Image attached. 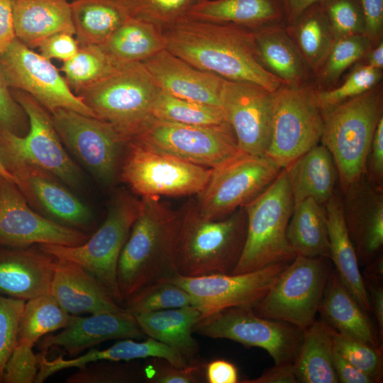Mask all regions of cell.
Masks as SVG:
<instances>
[{
  "mask_svg": "<svg viewBox=\"0 0 383 383\" xmlns=\"http://www.w3.org/2000/svg\"><path fill=\"white\" fill-rule=\"evenodd\" d=\"M162 30L166 49L199 69L272 93L285 85L262 65L253 30L184 18Z\"/></svg>",
  "mask_w": 383,
  "mask_h": 383,
  "instance_id": "obj_1",
  "label": "cell"
},
{
  "mask_svg": "<svg viewBox=\"0 0 383 383\" xmlns=\"http://www.w3.org/2000/svg\"><path fill=\"white\" fill-rule=\"evenodd\" d=\"M140 209L123 247L117 266L122 302L151 284L177 274L179 210L159 196L140 197Z\"/></svg>",
  "mask_w": 383,
  "mask_h": 383,
  "instance_id": "obj_2",
  "label": "cell"
},
{
  "mask_svg": "<svg viewBox=\"0 0 383 383\" xmlns=\"http://www.w3.org/2000/svg\"><path fill=\"white\" fill-rule=\"evenodd\" d=\"M179 210L176 268L185 277L232 274L245 242L247 214L240 207L219 220L204 218L196 201H187Z\"/></svg>",
  "mask_w": 383,
  "mask_h": 383,
  "instance_id": "obj_3",
  "label": "cell"
},
{
  "mask_svg": "<svg viewBox=\"0 0 383 383\" xmlns=\"http://www.w3.org/2000/svg\"><path fill=\"white\" fill-rule=\"evenodd\" d=\"M321 140L335 165L342 192L365 174L374 133L383 117L380 84L369 91L321 110Z\"/></svg>",
  "mask_w": 383,
  "mask_h": 383,
  "instance_id": "obj_4",
  "label": "cell"
},
{
  "mask_svg": "<svg viewBox=\"0 0 383 383\" xmlns=\"http://www.w3.org/2000/svg\"><path fill=\"white\" fill-rule=\"evenodd\" d=\"M243 207L247 214L246 238L232 274L250 272L294 259L296 255L287 238L294 200L286 169Z\"/></svg>",
  "mask_w": 383,
  "mask_h": 383,
  "instance_id": "obj_5",
  "label": "cell"
},
{
  "mask_svg": "<svg viewBox=\"0 0 383 383\" xmlns=\"http://www.w3.org/2000/svg\"><path fill=\"white\" fill-rule=\"evenodd\" d=\"M159 90L144 65L134 62L121 65L77 95L96 118L111 123L130 140L155 120L152 110Z\"/></svg>",
  "mask_w": 383,
  "mask_h": 383,
  "instance_id": "obj_6",
  "label": "cell"
},
{
  "mask_svg": "<svg viewBox=\"0 0 383 383\" xmlns=\"http://www.w3.org/2000/svg\"><path fill=\"white\" fill-rule=\"evenodd\" d=\"M140 205V199L126 191L118 192L110 203L104 221L86 242L77 246L41 244L38 248L55 258L82 266L97 279L117 304L121 303L118 262Z\"/></svg>",
  "mask_w": 383,
  "mask_h": 383,
  "instance_id": "obj_7",
  "label": "cell"
},
{
  "mask_svg": "<svg viewBox=\"0 0 383 383\" xmlns=\"http://www.w3.org/2000/svg\"><path fill=\"white\" fill-rule=\"evenodd\" d=\"M212 169L196 165L131 138L126 145L119 177L143 196L197 195L206 186Z\"/></svg>",
  "mask_w": 383,
  "mask_h": 383,
  "instance_id": "obj_8",
  "label": "cell"
},
{
  "mask_svg": "<svg viewBox=\"0 0 383 383\" xmlns=\"http://www.w3.org/2000/svg\"><path fill=\"white\" fill-rule=\"evenodd\" d=\"M328 260L296 255L252 308L253 311L305 330L316 321L331 272Z\"/></svg>",
  "mask_w": 383,
  "mask_h": 383,
  "instance_id": "obj_9",
  "label": "cell"
},
{
  "mask_svg": "<svg viewBox=\"0 0 383 383\" xmlns=\"http://www.w3.org/2000/svg\"><path fill=\"white\" fill-rule=\"evenodd\" d=\"M26 113L29 128L23 136L0 127V157L30 162L73 188L82 186L81 170L63 146L51 113L30 94L16 89L12 94Z\"/></svg>",
  "mask_w": 383,
  "mask_h": 383,
  "instance_id": "obj_10",
  "label": "cell"
},
{
  "mask_svg": "<svg viewBox=\"0 0 383 383\" xmlns=\"http://www.w3.org/2000/svg\"><path fill=\"white\" fill-rule=\"evenodd\" d=\"M271 138L265 155L282 169L321 140V109L316 89L308 85H284L272 93Z\"/></svg>",
  "mask_w": 383,
  "mask_h": 383,
  "instance_id": "obj_11",
  "label": "cell"
},
{
  "mask_svg": "<svg viewBox=\"0 0 383 383\" xmlns=\"http://www.w3.org/2000/svg\"><path fill=\"white\" fill-rule=\"evenodd\" d=\"M194 332L262 348L275 365L294 362L304 334L294 325L260 316L252 308L243 306L227 308L201 318Z\"/></svg>",
  "mask_w": 383,
  "mask_h": 383,
  "instance_id": "obj_12",
  "label": "cell"
},
{
  "mask_svg": "<svg viewBox=\"0 0 383 383\" xmlns=\"http://www.w3.org/2000/svg\"><path fill=\"white\" fill-rule=\"evenodd\" d=\"M282 170L265 155L246 153L212 169L208 184L195 199L199 213L209 220L227 217L264 192Z\"/></svg>",
  "mask_w": 383,
  "mask_h": 383,
  "instance_id": "obj_13",
  "label": "cell"
},
{
  "mask_svg": "<svg viewBox=\"0 0 383 383\" xmlns=\"http://www.w3.org/2000/svg\"><path fill=\"white\" fill-rule=\"evenodd\" d=\"M51 116L67 148L99 181L113 183L129 140L111 123L73 110L59 109Z\"/></svg>",
  "mask_w": 383,
  "mask_h": 383,
  "instance_id": "obj_14",
  "label": "cell"
},
{
  "mask_svg": "<svg viewBox=\"0 0 383 383\" xmlns=\"http://www.w3.org/2000/svg\"><path fill=\"white\" fill-rule=\"evenodd\" d=\"M160 152L189 163L215 169L244 154L228 122L192 126L154 120L133 138Z\"/></svg>",
  "mask_w": 383,
  "mask_h": 383,
  "instance_id": "obj_15",
  "label": "cell"
},
{
  "mask_svg": "<svg viewBox=\"0 0 383 383\" xmlns=\"http://www.w3.org/2000/svg\"><path fill=\"white\" fill-rule=\"evenodd\" d=\"M0 67L9 87L30 94L50 113L67 109L96 118L50 60L17 38L0 55Z\"/></svg>",
  "mask_w": 383,
  "mask_h": 383,
  "instance_id": "obj_16",
  "label": "cell"
},
{
  "mask_svg": "<svg viewBox=\"0 0 383 383\" xmlns=\"http://www.w3.org/2000/svg\"><path fill=\"white\" fill-rule=\"evenodd\" d=\"M290 262H280L241 274H213L170 279L192 297L202 318L230 307L252 308L268 292Z\"/></svg>",
  "mask_w": 383,
  "mask_h": 383,
  "instance_id": "obj_17",
  "label": "cell"
},
{
  "mask_svg": "<svg viewBox=\"0 0 383 383\" xmlns=\"http://www.w3.org/2000/svg\"><path fill=\"white\" fill-rule=\"evenodd\" d=\"M89 235L48 219L30 209L16 184L0 176V247L33 244L77 246Z\"/></svg>",
  "mask_w": 383,
  "mask_h": 383,
  "instance_id": "obj_18",
  "label": "cell"
},
{
  "mask_svg": "<svg viewBox=\"0 0 383 383\" xmlns=\"http://www.w3.org/2000/svg\"><path fill=\"white\" fill-rule=\"evenodd\" d=\"M221 108L240 149L265 155L271 138L272 93L256 84L225 79Z\"/></svg>",
  "mask_w": 383,
  "mask_h": 383,
  "instance_id": "obj_19",
  "label": "cell"
},
{
  "mask_svg": "<svg viewBox=\"0 0 383 383\" xmlns=\"http://www.w3.org/2000/svg\"><path fill=\"white\" fill-rule=\"evenodd\" d=\"M0 159L26 199L66 224L83 226L90 222L89 208L53 174L23 160L6 156Z\"/></svg>",
  "mask_w": 383,
  "mask_h": 383,
  "instance_id": "obj_20",
  "label": "cell"
},
{
  "mask_svg": "<svg viewBox=\"0 0 383 383\" xmlns=\"http://www.w3.org/2000/svg\"><path fill=\"white\" fill-rule=\"evenodd\" d=\"M343 216L358 262L368 265L383 245V189L365 174L343 192Z\"/></svg>",
  "mask_w": 383,
  "mask_h": 383,
  "instance_id": "obj_21",
  "label": "cell"
},
{
  "mask_svg": "<svg viewBox=\"0 0 383 383\" xmlns=\"http://www.w3.org/2000/svg\"><path fill=\"white\" fill-rule=\"evenodd\" d=\"M157 88L175 97L221 107L225 79L199 69L166 48L142 62Z\"/></svg>",
  "mask_w": 383,
  "mask_h": 383,
  "instance_id": "obj_22",
  "label": "cell"
},
{
  "mask_svg": "<svg viewBox=\"0 0 383 383\" xmlns=\"http://www.w3.org/2000/svg\"><path fill=\"white\" fill-rule=\"evenodd\" d=\"M144 337L135 318L127 311L94 313L87 317L72 315L70 323L61 332L43 336L38 346L45 352L52 347H60L72 356L108 340H140Z\"/></svg>",
  "mask_w": 383,
  "mask_h": 383,
  "instance_id": "obj_23",
  "label": "cell"
},
{
  "mask_svg": "<svg viewBox=\"0 0 383 383\" xmlns=\"http://www.w3.org/2000/svg\"><path fill=\"white\" fill-rule=\"evenodd\" d=\"M55 257L39 250L0 247V295L24 301L49 294Z\"/></svg>",
  "mask_w": 383,
  "mask_h": 383,
  "instance_id": "obj_24",
  "label": "cell"
},
{
  "mask_svg": "<svg viewBox=\"0 0 383 383\" xmlns=\"http://www.w3.org/2000/svg\"><path fill=\"white\" fill-rule=\"evenodd\" d=\"M50 294L71 315L126 311L90 272L67 260L55 258Z\"/></svg>",
  "mask_w": 383,
  "mask_h": 383,
  "instance_id": "obj_25",
  "label": "cell"
},
{
  "mask_svg": "<svg viewBox=\"0 0 383 383\" xmlns=\"http://www.w3.org/2000/svg\"><path fill=\"white\" fill-rule=\"evenodd\" d=\"M38 355L39 369L35 380V383L43 382L60 370L72 367L81 370L89 364L100 361L120 362L157 357L164 359L177 367L189 366L175 350L150 337L142 342L126 338L125 340L117 342L107 349H91L80 357L70 360L64 359L60 355L53 360H49L46 358L45 351H41Z\"/></svg>",
  "mask_w": 383,
  "mask_h": 383,
  "instance_id": "obj_26",
  "label": "cell"
},
{
  "mask_svg": "<svg viewBox=\"0 0 383 383\" xmlns=\"http://www.w3.org/2000/svg\"><path fill=\"white\" fill-rule=\"evenodd\" d=\"M16 38L30 48L61 32L74 35L68 0H11Z\"/></svg>",
  "mask_w": 383,
  "mask_h": 383,
  "instance_id": "obj_27",
  "label": "cell"
},
{
  "mask_svg": "<svg viewBox=\"0 0 383 383\" xmlns=\"http://www.w3.org/2000/svg\"><path fill=\"white\" fill-rule=\"evenodd\" d=\"M185 18L255 30L284 23L285 13L282 0H199Z\"/></svg>",
  "mask_w": 383,
  "mask_h": 383,
  "instance_id": "obj_28",
  "label": "cell"
},
{
  "mask_svg": "<svg viewBox=\"0 0 383 383\" xmlns=\"http://www.w3.org/2000/svg\"><path fill=\"white\" fill-rule=\"evenodd\" d=\"M141 330L175 350L189 365L200 364L199 347L192 333L202 318L194 306L144 313L134 316Z\"/></svg>",
  "mask_w": 383,
  "mask_h": 383,
  "instance_id": "obj_29",
  "label": "cell"
},
{
  "mask_svg": "<svg viewBox=\"0 0 383 383\" xmlns=\"http://www.w3.org/2000/svg\"><path fill=\"white\" fill-rule=\"evenodd\" d=\"M328 216L331 258L340 281L363 310L372 312L368 292L343 216V198L336 194L325 205Z\"/></svg>",
  "mask_w": 383,
  "mask_h": 383,
  "instance_id": "obj_30",
  "label": "cell"
},
{
  "mask_svg": "<svg viewBox=\"0 0 383 383\" xmlns=\"http://www.w3.org/2000/svg\"><path fill=\"white\" fill-rule=\"evenodd\" d=\"M318 311L330 328L382 348L368 313L345 287L335 271L330 273Z\"/></svg>",
  "mask_w": 383,
  "mask_h": 383,
  "instance_id": "obj_31",
  "label": "cell"
},
{
  "mask_svg": "<svg viewBox=\"0 0 383 383\" xmlns=\"http://www.w3.org/2000/svg\"><path fill=\"white\" fill-rule=\"evenodd\" d=\"M284 169L294 206L309 198L326 205L335 193L338 172L331 154L323 144L313 146Z\"/></svg>",
  "mask_w": 383,
  "mask_h": 383,
  "instance_id": "obj_32",
  "label": "cell"
},
{
  "mask_svg": "<svg viewBox=\"0 0 383 383\" xmlns=\"http://www.w3.org/2000/svg\"><path fill=\"white\" fill-rule=\"evenodd\" d=\"M253 31L264 67L285 85H306L311 71L287 33L284 23L270 25Z\"/></svg>",
  "mask_w": 383,
  "mask_h": 383,
  "instance_id": "obj_33",
  "label": "cell"
},
{
  "mask_svg": "<svg viewBox=\"0 0 383 383\" xmlns=\"http://www.w3.org/2000/svg\"><path fill=\"white\" fill-rule=\"evenodd\" d=\"M296 255L331 258L328 216L325 205L312 198L294 206L287 230Z\"/></svg>",
  "mask_w": 383,
  "mask_h": 383,
  "instance_id": "obj_34",
  "label": "cell"
},
{
  "mask_svg": "<svg viewBox=\"0 0 383 383\" xmlns=\"http://www.w3.org/2000/svg\"><path fill=\"white\" fill-rule=\"evenodd\" d=\"M119 64L143 62L166 48L162 28L128 16L100 45Z\"/></svg>",
  "mask_w": 383,
  "mask_h": 383,
  "instance_id": "obj_35",
  "label": "cell"
},
{
  "mask_svg": "<svg viewBox=\"0 0 383 383\" xmlns=\"http://www.w3.org/2000/svg\"><path fill=\"white\" fill-rule=\"evenodd\" d=\"M331 328L315 321L304 330L302 341L294 362L298 382L338 383L333 361Z\"/></svg>",
  "mask_w": 383,
  "mask_h": 383,
  "instance_id": "obj_36",
  "label": "cell"
},
{
  "mask_svg": "<svg viewBox=\"0 0 383 383\" xmlns=\"http://www.w3.org/2000/svg\"><path fill=\"white\" fill-rule=\"evenodd\" d=\"M79 45H103L128 17L119 0H74L70 3Z\"/></svg>",
  "mask_w": 383,
  "mask_h": 383,
  "instance_id": "obj_37",
  "label": "cell"
},
{
  "mask_svg": "<svg viewBox=\"0 0 383 383\" xmlns=\"http://www.w3.org/2000/svg\"><path fill=\"white\" fill-rule=\"evenodd\" d=\"M284 26L306 65L316 74L335 40L321 4L309 7L294 21Z\"/></svg>",
  "mask_w": 383,
  "mask_h": 383,
  "instance_id": "obj_38",
  "label": "cell"
},
{
  "mask_svg": "<svg viewBox=\"0 0 383 383\" xmlns=\"http://www.w3.org/2000/svg\"><path fill=\"white\" fill-rule=\"evenodd\" d=\"M72 317L50 294L27 300L19 321L17 344L33 348L43 336L65 328Z\"/></svg>",
  "mask_w": 383,
  "mask_h": 383,
  "instance_id": "obj_39",
  "label": "cell"
},
{
  "mask_svg": "<svg viewBox=\"0 0 383 383\" xmlns=\"http://www.w3.org/2000/svg\"><path fill=\"white\" fill-rule=\"evenodd\" d=\"M100 46H79L77 54L63 62L61 72L72 91L77 94L82 89L108 77L121 65Z\"/></svg>",
  "mask_w": 383,
  "mask_h": 383,
  "instance_id": "obj_40",
  "label": "cell"
},
{
  "mask_svg": "<svg viewBox=\"0 0 383 383\" xmlns=\"http://www.w3.org/2000/svg\"><path fill=\"white\" fill-rule=\"evenodd\" d=\"M155 120L192 126H214L226 123L221 107L170 95L159 90L152 106Z\"/></svg>",
  "mask_w": 383,
  "mask_h": 383,
  "instance_id": "obj_41",
  "label": "cell"
},
{
  "mask_svg": "<svg viewBox=\"0 0 383 383\" xmlns=\"http://www.w3.org/2000/svg\"><path fill=\"white\" fill-rule=\"evenodd\" d=\"M125 302L124 309L133 316L160 310L194 306L192 296L169 280L148 285Z\"/></svg>",
  "mask_w": 383,
  "mask_h": 383,
  "instance_id": "obj_42",
  "label": "cell"
},
{
  "mask_svg": "<svg viewBox=\"0 0 383 383\" xmlns=\"http://www.w3.org/2000/svg\"><path fill=\"white\" fill-rule=\"evenodd\" d=\"M372 46V42L364 34L335 39L326 61L316 74L321 82L334 84L348 67L365 56Z\"/></svg>",
  "mask_w": 383,
  "mask_h": 383,
  "instance_id": "obj_43",
  "label": "cell"
},
{
  "mask_svg": "<svg viewBox=\"0 0 383 383\" xmlns=\"http://www.w3.org/2000/svg\"><path fill=\"white\" fill-rule=\"evenodd\" d=\"M334 348L351 365L370 377L374 383L382 380V348L339 333L331 328Z\"/></svg>",
  "mask_w": 383,
  "mask_h": 383,
  "instance_id": "obj_44",
  "label": "cell"
},
{
  "mask_svg": "<svg viewBox=\"0 0 383 383\" xmlns=\"http://www.w3.org/2000/svg\"><path fill=\"white\" fill-rule=\"evenodd\" d=\"M199 0H119L128 16L155 23L162 28L186 17Z\"/></svg>",
  "mask_w": 383,
  "mask_h": 383,
  "instance_id": "obj_45",
  "label": "cell"
},
{
  "mask_svg": "<svg viewBox=\"0 0 383 383\" xmlns=\"http://www.w3.org/2000/svg\"><path fill=\"white\" fill-rule=\"evenodd\" d=\"M382 70L368 65L356 67L339 87L326 90H316V96L321 110L333 106L359 96L379 84Z\"/></svg>",
  "mask_w": 383,
  "mask_h": 383,
  "instance_id": "obj_46",
  "label": "cell"
},
{
  "mask_svg": "<svg viewBox=\"0 0 383 383\" xmlns=\"http://www.w3.org/2000/svg\"><path fill=\"white\" fill-rule=\"evenodd\" d=\"M335 40L364 34V20L358 0H323L320 2Z\"/></svg>",
  "mask_w": 383,
  "mask_h": 383,
  "instance_id": "obj_47",
  "label": "cell"
},
{
  "mask_svg": "<svg viewBox=\"0 0 383 383\" xmlns=\"http://www.w3.org/2000/svg\"><path fill=\"white\" fill-rule=\"evenodd\" d=\"M25 302L0 295V382L5 365L17 344L19 321Z\"/></svg>",
  "mask_w": 383,
  "mask_h": 383,
  "instance_id": "obj_48",
  "label": "cell"
},
{
  "mask_svg": "<svg viewBox=\"0 0 383 383\" xmlns=\"http://www.w3.org/2000/svg\"><path fill=\"white\" fill-rule=\"evenodd\" d=\"M38 369V355L33 348L16 344L5 365L2 382H35Z\"/></svg>",
  "mask_w": 383,
  "mask_h": 383,
  "instance_id": "obj_49",
  "label": "cell"
},
{
  "mask_svg": "<svg viewBox=\"0 0 383 383\" xmlns=\"http://www.w3.org/2000/svg\"><path fill=\"white\" fill-rule=\"evenodd\" d=\"M9 88L0 67V127L23 136L29 128L28 118Z\"/></svg>",
  "mask_w": 383,
  "mask_h": 383,
  "instance_id": "obj_50",
  "label": "cell"
},
{
  "mask_svg": "<svg viewBox=\"0 0 383 383\" xmlns=\"http://www.w3.org/2000/svg\"><path fill=\"white\" fill-rule=\"evenodd\" d=\"M135 374L124 365L89 364L66 379L67 383L133 382Z\"/></svg>",
  "mask_w": 383,
  "mask_h": 383,
  "instance_id": "obj_51",
  "label": "cell"
},
{
  "mask_svg": "<svg viewBox=\"0 0 383 383\" xmlns=\"http://www.w3.org/2000/svg\"><path fill=\"white\" fill-rule=\"evenodd\" d=\"M152 363L145 369L147 379L152 383H196L204 365L200 363L186 367H177L168 361L153 357Z\"/></svg>",
  "mask_w": 383,
  "mask_h": 383,
  "instance_id": "obj_52",
  "label": "cell"
},
{
  "mask_svg": "<svg viewBox=\"0 0 383 383\" xmlns=\"http://www.w3.org/2000/svg\"><path fill=\"white\" fill-rule=\"evenodd\" d=\"M73 35L74 34L70 33L61 32L48 37L38 47L40 55L49 60H70L79 48V45Z\"/></svg>",
  "mask_w": 383,
  "mask_h": 383,
  "instance_id": "obj_53",
  "label": "cell"
},
{
  "mask_svg": "<svg viewBox=\"0 0 383 383\" xmlns=\"http://www.w3.org/2000/svg\"><path fill=\"white\" fill-rule=\"evenodd\" d=\"M365 176L372 184L383 189V117L377 123L367 154Z\"/></svg>",
  "mask_w": 383,
  "mask_h": 383,
  "instance_id": "obj_54",
  "label": "cell"
},
{
  "mask_svg": "<svg viewBox=\"0 0 383 383\" xmlns=\"http://www.w3.org/2000/svg\"><path fill=\"white\" fill-rule=\"evenodd\" d=\"M362 11L365 32L372 43H377L383 30V0H358Z\"/></svg>",
  "mask_w": 383,
  "mask_h": 383,
  "instance_id": "obj_55",
  "label": "cell"
},
{
  "mask_svg": "<svg viewBox=\"0 0 383 383\" xmlns=\"http://www.w3.org/2000/svg\"><path fill=\"white\" fill-rule=\"evenodd\" d=\"M333 361L338 382L374 383L368 375L357 369L346 360L333 346Z\"/></svg>",
  "mask_w": 383,
  "mask_h": 383,
  "instance_id": "obj_56",
  "label": "cell"
},
{
  "mask_svg": "<svg viewBox=\"0 0 383 383\" xmlns=\"http://www.w3.org/2000/svg\"><path fill=\"white\" fill-rule=\"evenodd\" d=\"M206 380L209 383L239 382L237 367L225 360H215L205 367Z\"/></svg>",
  "mask_w": 383,
  "mask_h": 383,
  "instance_id": "obj_57",
  "label": "cell"
},
{
  "mask_svg": "<svg viewBox=\"0 0 383 383\" xmlns=\"http://www.w3.org/2000/svg\"><path fill=\"white\" fill-rule=\"evenodd\" d=\"M16 38L11 0H0V55Z\"/></svg>",
  "mask_w": 383,
  "mask_h": 383,
  "instance_id": "obj_58",
  "label": "cell"
},
{
  "mask_svg": "<svg viewBox=\"0 0 383 383\" xmlns=\"http://www.w3.org/2000/svg\"><path fill=\"white\" fill-rule=\"evenodd\" d=\"M243 383H297L294 362L275 365L260 377L241 381Z\"/></svg>",
  "mask_w": 383,
  "mask_h": 383,
  "instance_id": "obj_59",
  "label": "cell"
},
{
  "mask_svg": "<svg viewBox=\"0 0 383 383\" xmlns=\"http://www.w3.org/2000/svg\"><path fill=\"white\" fill-rule=\"evenodd\" d=\"M380 280L366 279L365 282L372 311H373L377 322L379 335L383 337V288Z\"/></svg>",
  "mask_w": 383,
  "mask_h": 383,
  "instance_id": "obj_60",
  "label": "cell"
},
{
  "mask_svg": "<svg viewBox=\"0 0 383 383\" xmlns=\"http://www.w3.org/2000/svg\"><path fill=\"white\" fill-rule=\"evenodd\" d=\"M323 0H282L285 13L284 25L294 21L306 9Z\"/></svg>",
  "mask_w": 383,
  "mask_h": 383,
  "instance_id": "obj_61",
  "label": "cell"
},
{
  "mask_svg": "<svg viewBox=\"0 0 383 383\" xmlns=\"http://www.w3.org/2000/svg\"><path fill=\"white\" fill-rule=\"evenodd\" d=\"M368 65L382 70L383 67V43L379 41L376 45L371 47L366 55Z\"/></svg>",
  "mask_w": 383,
  "mask_h": 383,
  "instance_id": "obj_62",
  "label": "cell"
},
{
  "mask_svg": "<svg viewBox=\"0 0 383 383\" xmlns=\"http://www.w3.org/2000/svg\"><path fill=\"white\" fill-rule=\"evenodd\" d=\"M0 176L9 179L11 182H13L16 184L15 178L11 175V174L6 170L2 163L0 159Z\"/></svg>",
  "mask_w": 383,
  "mask_h": 383,
  "instance_id": "obj_63",
  "label": "cell"
}]
</instances>
